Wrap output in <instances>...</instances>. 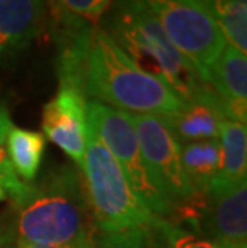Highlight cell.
Segmentation results:
<instances>
[{"instance_id":"cell-1","label":"cell","mask_w":247,"mask_h":248,"mask_svg":"<svg viewBox=\"0 0 247 248\" xmlns=\"http://www.w3.org/2000/svg\"><path fill=\"white\" fill-rule=\"evenodd\" d=\"M87 99L135 114L170 117L185 101L159 78L141 71L104 28H95L83 74Z\"/></svg>"},{"instance_id":"cell-2","label":"cell","mask_w":247,"mask_h":248,"mask_svg":"<svg viewBox=\"0 0 247 248\" xmlns=\"http://www.w3.org/2000/svg\"><path fill=\"white\" fill-rule=\"evenodd\" d=\"M109 10L106 31L141 71L167 83L185 103L207 85L140 0H114Z\"/></svg>"},{"instance_id":"cell-3","label":"cell","mask_w":247,"mask_h":248,"mask_svg":"<svg viewBox=\"0 0 247 248\" xmlns=\"http://www.w3.org/2000/svg\"><path fill=\"white\" fill-rule=\"evenodd\" d=\"M92 212L81 171L63 165L47 175L16 219L18 239L50 247H71L93 234Z\"/></svg>"},{"instance_id":"cell-4","label":"cell","mask_w":247,"mask_h":248,"mask_svg":"<svg viewBox=\"0 0 247 248\" xmlns=\"http://www.w3.org/2000/svg\"><path fill=\"white\" fill-rule=\"evenodd\" d=\"M81 171L88 207L99 232L154 226L161 219L136 195L117 160L90 130Z\"/></svg>"},{"instance_id":"cell-5","label":"cell","mask_w":247,"mask_h":248,"mask_svg":"<svg viewBox=\"0 0 247 248\" xmlns=\"http://www.w3.org/2000/svg\"><path fill=\"white\" fill-rule=\"evenodd\" d=\"M85 110L88 130L117 160L136 195L157 218H170L173 207L159 191L149 168L146 167L129 114L97 99H87Z\"/></svg>"},{"instance_id":"cell-6","label":"cell","mask_w":247,"mask_h":248,"mask_svg":"<svg viewBox=\"0 0 247 248\" xmlns=\"http://www.w3.org/2000/svg\"><path fill=\"white\" fill-rule=\"evenodd\" d=\"M161 23L178 51L206 82L207 69L228 44L218 24L196 0H140Z\"/></svg>"},{"instance_id":"cell-7","label":"cell","mask_w":247,"mask_h":248,"mask_svg":"<svg viewBox=\"0 0 247 248\" xmlns=\"http://www.w3.org/2000/svg\"><path fill=\"white\" fill-rule=\"evenodd\" d=\"M177 215L178 223L217 245L247 242V181H214L206 192L175 210L170 218Z\"/></svg>"},{"instance_id":"cell-8","label":"cell","mask_w":247,"mask_h":248,"mask_svg":"<svg viewBox=\"0 0 247 248\" xmlns=\"http://www.w3.org/2000/svg\"><path fill=\"white\" fill-rule=\"evenodd\" d=\"M138 138V146L152 178L173 207V212L196 197L181 168V144L159 115L127 112Z\"/></svg>"},{"instance_id":"cell-9","label":"cell","mask_w":247,"mask_h":248,"mask_svg":"<svg viewBox=\"0 0 247 248\" xmlns=\"http://www.w3.org/2000/svg\"><path fill=\"white\" fill-rule=\"evenodd\" d=\"M87 96L81 90L58 87L42 112V131L81 168L87 151Z\"/></svg>"},{"instance_id":"cell-10","label":"cell","mask_w":247,"mask_h":248,"mask_svg":"<svg viewBox=\"0 0 247 248\" xmlns=\"http://www.w3.org/2000/svg\"><path fill=\"white\" fill-rule=\"evenodd\" d=\"M47 0H0V64L19 56L40 32Z\"/></svg>"},{"instance_id":"cell-11","label":"cell","mask_w":247,"mask_h":248,"mask_svg":"<svg viewBox=\"0 0 247 248\" xmlns=\"http://www.w3.org/2000/svg\"><path fill=\"white\" fill-rule=\"evenodd\" d=\"M206 82L223 103L225 119L247 122V58L236 46L227 44L207 69Z\"/></svg>"},{"instance_id":"cell-12","label":"cell","mask_w":247,"mask_h":248,"mask_svg":"<svg viewBox=\"0 0 247 248\" xmlns=\"http://www.w3.org/2000/svg\"><path fill=\"white\" fill-rule=\"evenodd\" d=\"M180 144L194 141L218 140L220 120L225 119L223 103L207 83L194 99L170 117H162Z\"/></svg>"},{"instance_id":"cell-13","label":"cell","mask_w":247,"mask_h":248,"mask_svg":"<svg viewBox=\"0 0 247 248\" xmlns=\"http://www.w3.org/2000/svg\"><path fill=\"white\" fill-rule=\"evenodd\" d=\"M220 173L214 181L238 183L247 176V128L231 119H222L218 125Z\"/></svg>"},{"instance_id":"cell-14","label":"cell","mask_w":247,"mask_h":248,"mask_svg":"<svg viewBox=\"0 0 247 248\" xmlns=\"http://www.w3.org/2000/svg\"><path fill=\"white\" fill-rule=\"evenodd\" d=\"M181 168L186 181L198 195L207 187L220 173V144L218 140L194 141L181 144Z\"/></svg>"},{"instance_id":"cell-15","label":"cell","mask_w":247,"mask_h":248,"mask_svg":"<svg viewBox=\"0 0 247 248\" xmlns=\"http://www.w3.org/2000/svg\"><path fill=\"white\" fill-rule=\"evenodd\" d=\"M5 151L15 173L26 183L37 176L45 152V136L33 130L12 126L5 140Z\"/></svg>"},{"instance_id":"cell-16","label":"cell","mask_w":247,"mask_h":248,"mask_svg":"<svg viewBox=\"0 0 247 248\" xmlns=\"http://www.w3.org/2000/svg\"><path fill=\"white\" fill-rule=\"evenodd\" d=\"M218 24L230 45L247 50V0H196Z\"/></svg>"},{"instance_id":"cell-17","label":"cell","mask_w":247,"mask_h":248,"mask_svg":"<svg viewBox=\"0 0 247 248\" xmlns=\"http://www.w3.org/2000/svg\"><path fill=\"white\" fill-rule=\"evenodd\" d=\"M12 126L13 122L8 109L0 101V187L3 189V192L8 194L13 207L19 212L21 208H24L35 197L37 186L33 183L23 181L15 173L12 163L8 160L7 151H5V140H7V135Z\"/></svg>"},{"instance_id":"cell-18","label":"cell","mask_w":247,"mask_h":248,"mask_svg":"<svg viewBox=\"0 0 247 248\" xmlns=\"http://www.w3.org/2000/svg\"><path fill=\"white\" fill-rule=\"evenodd\" d=\"M50 8L63 15L76 18L83 23L97 26V23L109 12L114 0H47Z\"/></svg>"},{"instance_id":"cell-19","label":"cell","mask_w":247,"mask_h":248,"mask_svg":"<svg viewBox=\"0 0 247 248\" xmlns=\"http://www.w3.org/2000/svg\"><path fill=\"white\" fill-rule=\"evenodd\" d=\"M159 231L165 248H218V245L207 237L173 219H161Z\"/></svg>"},{"instance_id":"cell-20","label":"cell","mask_w":247,"mask_h":248,"mask_svg":"<svg viewBox=\"0 0 247 248\" xmlns=\"http://www.w3.org/2000/svg\"><path fill=\"white\" fill-rule=\"evenodd\" d=\"M149 226H136L114 232H99L95 235V248H146Z\"/></svg>"},{"instance_id":"cell-21","label":"cell","mask_w":247,"mask_h":248,"mask_svg":"<svg viewBox=\"0 0 247 248\" xmlns=\"http://www.w3.org/2000/svg\"><path fill=\"white\" fill-rule=\"evenodd\" d=\"M159 221L154 226H149L148 237H146V248H165L164 239H162V234L159 231Z\"/></svg>"},{"instance_id":"cell-22","label":"cell","mask_w":247,"mask_h":248,"mask_svg":"<svg viewBox=\"0 0 247 248\" xmlns=\"http://www.w3.org/2000/svg\"><path fill=\"white\" fill-rule=\"evenodd\" d=\"M16 229H13L10 224H3L0 226V248H8L16 244L18 237L15 235Z\"/></svg>"},{"instance_id":"cell-23","label":"cell","mask_w":247,"mask_h":248,"mask_svg":"<svg viewBox=\"0 0 247 248\" xmlns=\"http://www.w3.org/2000/svg\"><path fill=\"white\" fill-rule=\"evenodd\" d=\"M95 234H97V232H93V234L83 237V239L76 242L74 245L66 247V248H95Z\"/></svg>"},{"instance_id":"cell-24","label":"cell","mask_w":247,"mask_h":248,"mask_svg":"<svg viewBox=\"0 0 247 248\" xmlns=\"http://www.w3.org/2000/svg\"><path fill=\"white\" fill-rule=\"evenodd\" d=\"M16 248H61V247H50V245H37V244H31L23 239H16Z\"/></svg>"},{"instance_id":"cell-25","label":"cell","mask_w":247,"mask_h":248,"mask_svg":"<svg viewBox=\"0 0 247 248\" xmlns=\"http://www.w3.org/2000/svg\"><path fill=\"white\" fill-rule=\"evenodd\" d=\"M218 248H247V242H230V244H218Z\"/></svg>"},{"instance_id":"cell-26","label":"cell","mask_w":247,"mask_h":248,"mask_svg":"<svg viewBox=\"0 0 247 248\" xmlns=\"http://www.w3.org/2000/svg\"><path fill=\"white\" fill-rule=\"evenodd\" d=\"M3 199H5V192H3V189L0 187V202H2Z\"/></svg>"},{"instance_id":"cell-27","label":"cell","mask_w":247,"mask_h":248,"mask_svg":"<svg viewBox=\"0 0 247 248\" xmlns=\"http://www.w3.org/2000/svg\"><path fill=\"white\" fill-rule=\"evenodd\" d=\"M8 248H16V244H15V245H12V247H8Z\"/></svg>"}]
</instances>
